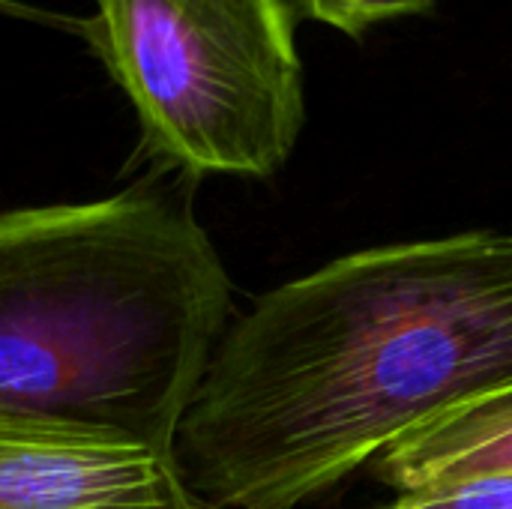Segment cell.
I'll use <instances>...</instances> for the list:
<instances>
[{
    "label": "cell",
    "instance_id": "cell-4",
    "mask_svg": "<svg viewBox=\"0 0 512 509\" xmlns=\"http://www.w3.org/2000/svg\"><path fill=\"white\" fill-rule=\"evenodd\" d=\"M0 509H207L177 459L129 438L0 411Z\"/></svg>",
    "mask_w": 512,
    "mask_h": 509
},
{
    "label": "cell",
    "instance_id": "cell-1",
    "mask_svg": "<svg viewBox=\"0 0 512 509\" xmlns=\"http://www.w3.org/2000/svg\"><path fill=\"white\" fill-rule=\"evenodd\" d=\"M512 384V231L381 243L237 315L174 459L207 509H300Z\"/></svg>",
    "mask_w": 512,
    "mask_h": 509
},
{
    "label": "cell",
    "instance_id": "cell-7",
    "mask_svg": "<svg viewBox=\"0 0 512 509\" xmlns=\"http://www.w3.org/2000/svg\"><path fill=\"white\" fill-rule=\"evenodd\" d=\"M291 6L309 21L360 39L384 21L426 15L438 6V0H291Z\"/></svg>",
    "mask_w": 512,
    "mask_h": 509
},
{
    "label": "cell",
    "instance_id": "cell-2",
    "mask_svg": "<svg viewBox=\"0 0 512 509\" xmlns=\"http://www.w3.org/2000/svg\"><path fill=\"white\" fill-rule=\"evenodd\" d=\"M165 171L0 213V411L174 456L234 288L195 216V180Z\"/></svg>",
    "mask_w": 512,
    "mask_h": 509
},
{
    "label": "cell",
    "instance_id": "cell-6",
    "mask_svg": "<svg viewBox=\"0 0 512 509\" xmlns=\"http://www.w3.org/2000/svg\"><path fill=\"white\" fill-rule=\"evenodd\" d=\"M378 509H512V474L465 477L405 489Z\"/></svg>",
    "mask_w": 512,
    "mask_h": 509
},
{
    "label": "cell",
    "instance_id": "cell-5",
    "mask_svg": "<svg viewBox=\"0 0 512 509\" xmlns=\"http://www.w3.org/2000/svg\"><path fill=\"white\" fill-rule=\"evenodd\" d=\"M375 474L396 492L512 474V384L414 429L375 462Z\"/></svg>",
    "mask_w": 512,
    "mask_h": 509
},
{
    "label": "cell",
    "instance_id": "cell-3",
    "mask_svg": "<svg viewBox=\"0 0 512 509\" xmlns=\"http://www.w3.org/2000/svg\"><path fill=\"white\" fill-rule=\"evenodd\" d=\"M90 45L147 153L192 180L273 177L306 123L291 0H93Z\"/></svg>",
    "mask_w": 512,
    "mask_h": 509
}]
</instances>
